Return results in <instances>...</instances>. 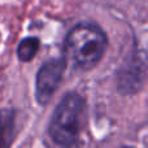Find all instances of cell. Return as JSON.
I'll use <instances>...</instances> for the list:
<instances>
[{
	"label": "cell",
	"mask_w": 148,
	"mask_h": 148,
	"mask_svg": "<svg viewBox=\"0 0 148 148\" xmlns=\"http://www.w3.org/2000/svg\"><path fill=\"white\" fill-rule=\"evenodd\" d=\"M66 61L64 59H53L47 61L39 69L36 75V100L44 105L51 100L64 75Z\"/></svg>",
	"instance_id": "cell-3"
},
{
	"label": "cell",
	"mask_w": 148,
	"mask_h": 148,
	"mask_svg": "<svg viewBox=\"0 0 148 148\" xmlns=\"http://www.w3.org/2000/svg\"><path fill=\"white\" fill-rule=\"evenodd\" d=\"M107 46L108 38L99 26L79 23L65 39V55L75 66L91 69L101 60Z\"/></svg>",
	"instance_id": "cell-1"
},
{
	"label": "cell",
	"mask_w": 148,
	"mask_h": 148,
	"mask_svg": "<svg viewBox=\"0 0 148 148\" xmlns=\"http://www.w3.org/2000/svg\"><path fill=\"white\" fill-rule=\"evenodd\" d=\"M13 112L4 110L0 113V148H7L10 143L13 131Z\"/></svg>",
	"instance_id": "cell-4"
},
{
	"label": "cell",
	"mask_w": 148,
	"mask_h": 148,
	"mask_svg": "<svg viewBox=\"0 0 148 148\" xmlns=\"http://www.w3.org/2000/svg\"><path fill=\"white\" fill-rule=\"evenodd\" d=\"M83 108V99L74 92L68 94L60 101L52 116L48 129V133L55 143L64 148L74 146L79 135Z\"/></svg>",
	"instance_id": "cell-2"
},
{
	"label": "cell",
	"mask_w": 148,
	"mask_h": 148,
	"mask_svg": "<svg viewBox=\"0 0 148 148\" xmlns=\"http://www.w3.org/2000/svg\"><path fill=\"white\" fill-rule=\"evenodd\" d=\"M39 49V39L38 38H25L21 40L17 48L18 59L21 61H30L34 59Z\"/></svg>",
	"instance_id": "cell-5"
},
{
	"label": "cell",
	"mask_w": 148,
	"mask_h": 148,
	"mask_svg": "<svg viewBox=\"0 0 148 148\" xmlns=\"http://www.w3.org/2000/svg\"><path fill=\"white\" fill-rule=\"evenodd\" d=\"M122 148H133V147H122Z\"/></svg>",
	"instance_id": "cell-6"
}]
</instances>
